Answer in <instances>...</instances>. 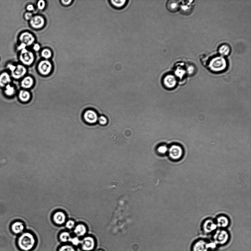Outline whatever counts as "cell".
Listing matches in <instances>:
<instances>
[{"mask_svg": "<svg viewBox=\"0 0 251 251\" xmlns=\"http://www.w3.org/2000/svg\"><path fill=\"white\" fill-rule=\"evenodd\" d=\"M19 59L23 64L27 66H30L33 63L34 60V57L33 53L28 51L24 53H20Z\"/></svg>", "mask_w": 251, "mask_h": 251, "instance_id": "9", "label": "cell"}, {"mask_svg": "<svg viewBox=\"0 0 251 251\" xmlns=\"http://www.w3.org/2000/svg\"><path fill=\"white\" fill-rule=\"evenodd\" d=\"M24 17L26 20H30L32 17V14L30 12L26 13L24 15Z\"/></svg>", "mask_w": 251, "mask_h": 251, "instance_id": "36", "label": "cell"}, {"mask_svg": "<svg viewBox=\"0 0 251 251\" xmlns=\"http://www.w3.org/2000/svg\"><path fill=\"white\" fill-rule=\"evenodd\" d=\"M82 249L85 251H90L94 249L95 247V241L91 236H86L81 241Z\"/></svg>", "mask_w": 251, "mask_h": 251, "instance_id": "6", "label": "cell"}, {"mask_svg": "<svg viewBox=\"0 0 251 251\" xmlns=\"http://www.w3.org/2000/svg\"><path fill=\"white\" fill-rule=\"evenodd\" d=\"M58 251H76L73 247L69 245L63 246L59 249Z\"/></svg>", "mask_w": 251, "mask_h": 251, "instance_id": "28", "label": "cell"}, {"mask_svg": "<svg viewBox=\"0 0 251 251\" xmlns=\"http://www.w3.org/2000/svg\"><path fill=\"white\" fill-rule=\"evenodd\" d=\"M215 244L213 243H207L203 240L196 242L193 245V251H207L208 248H215Z\"/></svg>", "mask_w": 251, "mask_h": 251, "instance_id": "5", "label": "cell"}, {"mask_svg": "<svg viewBox=\"0 0 251 251\" xmlns=\"http://www.w3.org/2000/svg\"><path fill=\"white\" fill-rule=\"evenodd\" d=\"M179 2L177 1L171 0L167 2L166 7L168 11L171 12H175L179 10Z\"/></svg>", "mask_w": 251, "mask_h": 251, "instance_id": "17", "label": "cell"}, {"mask_svg": "<svg viewBox=\"0 0 251 251\" xmlns=\"http://www.w3.org/2000/svg\"><path fill=\"white\" fill-rule=\"evenodd\" d=\"M59 238L61 241L66 243L70 242L72 237L69 233L65 232H62L60 234Z\"/></svg>", "mask_w": 251, "mask_h": 251, "instance_id": "24", "label": "cell"}, {"mask_svg": "<svg viewBox=\"0 0 251 251\" xmlns=\"http://www.w3.org/2000/svg\"><path fill=\"white\" fill-rule=\"evenodd\" d=\"M168 150H169V148H168L165 145H161L158 148L157 151L160 153L162 154H165L168 151Z\"/></svg>", "mask_w": 251, "mask_h": 251, "instance_id": "29", "label": "cell"}, {"mask_svg": "<svg viewBox=\"0 0 251 251\" xmlns=\"http://www.w3.org/2000/svg\"><path fill=\"white\" fill-rule=\"evenodd\" d=\"M16 67V66L12 63L8 64L7 65V68L10 71H11V72L15 70Z\"/></svg>", "mask_w": 251, "mask_h": 251, "instance_id": "34", "label": "cell"}, {"mask_svg": "<svg viewBox=\"0 0 251 251\" xmlns=\"http://www.w3.org/2000/svg\"><path fill=\"white\" fill-rule=\"evenodd\" d=\"M99 123L102 125L106 124L108 122V120L106 117L104 116H101L98 119Z\"/></svg>", "mask_w": 251, "mask_h": 251, "instance_id": "31", "label": "cell"}, {"mask_svg": "<svg viewBox=\"0 0 251 251\" xmlns=\"http://www.w3.org/2000/svg\"><path fill=\"white\" fill-rule=\"evenodd\" d=\"M27 9L28 11H33L34 10V8L33 5H29L27 6Z\"/></svg>", "mask_w": 251, "mask_h": 251, "instance_id": "40", "label": "cell"}, {"mask_svg": "<svg viewBox=\"0 0 251 251\" xmlns=\"http://www.w3.org/2000/svg\"><path fill=\"white\" fill-rule=\"evenodd\" d=\"M19 40L21 43L25 44L26 46L31 45L35 41V38L32 34L28 32H24L19 36Z\"/></svg>", "mask_w": 251, "mask_h": 251, "instance_id": "10", "label": "cell"}, {"mask_svg": "<svg viewBox=\"0 0 251 251\" xmlns=\"http://www.w3.org/2000/svg\"><path fill=\"white\" fill-rule=\"evenodd\" d=\"M52 68L51 63L47 60H42L38 64V71L42 75L46 76L49 74L51 72Z\"/></svg>", "mask_w": 251, "mask_h": 251, "instance_id": "8", "label": "cell"}, {"mask_svg": "<svg viewBox=\"0 0 251 251\" xmlns=\"http://www.w3.org/2000/svg\"><path fill=\"white\" fill-rule=\"evenodd\" d=\"M44 19L40 16H35L30 20V24L32 27L35 29H40L44 25Z\"/></svg>", "mask_w": 251, "mask_h": 251, "instance_id": "14", "label": "cell"}, {"mask_svg": "<svg viewBox=\"0 0 251 251\" xmlns=\"http://www.w3.org/2000/svg\"><path fill=\"white\" fill-rule=\"evenodd\" d=\"M110 3L113 7L120 9L124 7L126 3V1H111Z\"/></svg>", "mask_w": 251, "mask_h": 251, "instance_id": "25", "label": "cell"}, {"mask_svg": "<svg viewBox=\"0 0 251 251\" xmlns=\"http://www.w3.org/2000/svg\"><path fill=\"white\" fill-rule=\"evenodd\" d=\"M230 50L229 46L227 44H224L220 46L218 49V52L222 56H225L229 54Z\"/></svg>", "mask_w": 251, "mask_h": 251, "instance_id": "23", "label": "cell"}, {"mask_svg": "<svg viewBox=\"0 0 251 251\" xmlns=\"http://www.w3.org/2000/svg\"><path fill=\"white\" fill-rule=\"evenodd\" d=\"M34 236L29 232H24L18 238L17 244L22 250L29 251L34 247L35 244Z\"/></svg>", "mask_w": 251, "mask_h": 251, "instance_id": "1", "label": "cell"}, {"mask_svg": "<svg viewBox=\"0 0 251 251\" xmlns=\"http://www.w3.org/2000/svg\"><path fill=\"white\" fill-rule=\"evenodd\" d=\"M215 222L217 227L221 228L227 227L230 224L228 218L227 216L223 215L218 216Z\"/></svg>", "mask_w": 251, "mask_h": 251, "instance_id": "15", "label": "cell"}, {"mask_svg": "<svg viewBox=\"0 0 251 251\" xmlns=\"http://www.w3.org/2000/svg\"><path fill=\"white\" fill-rule=\"evenodd\" d=\"M31 94L28 91L22 90L20 91L19 94L20 100L22 102H26L29 101L31 98Z\"/></svg>", "mask_w": 251, "mask_h": 251, "instance_id": "22", "label": "cell"}, {"mask_svg": "<svg viewBox=\"0 0 251 251\" xmlns=\"http://www.w3.org/2000/svg\"><path fill=\"white\" fill-rule=\"evenodd\" d=\"M27 70L24 66L17 64L16 66L15 70L11 72L12 76L16 79H19L23 77L26 74Z\"/></svg>", "mask_w": 251, "mask_h": 251, "instance_id": "12", "label": "cell"}, {"mask_svg": "<svg viewBox=\"0 0 251 251\" xmlns=\"http://www.w3.org/2000/svg\"><path fill=\"white\" fill-rule=\"evenodd\" d=\"M74 232L75 234L78 237L83 236L86 234V226L83 224H78L75 228Z\"/></svg>", "mask_w": 251, "mask_h": 251, "instance_id": "21", "label": "cell"}, {"mask_svg": "<svg viewBox=\"0 0 251 251\" xmlns=\"http://www.w3.org/2000/svg\"><path fill=\"white\" fill-rule=\"evenodd\" d=\"M75 222L73 221L70 220L66 222V226L68 229H72L74 227Z\"/></svg>", "mask_w": 251, "mask_h": 251, "instance_id": "32", "label": "cell"}, {"mask_svg": "<svg viewBox=\"0 0 251 251\" xmlns=\"http://www.w3.org/2000/svg\"><path fill=\"white\" fill-rule=\"evenodd\" d=\"M37 6L38 9L40 10H43L45 7V2L43 0H40L38 2Z\"/></svg>", "mask_w": 251, "mask_h": 251, "instance_id": "33", "label": "cell"}, {"mask_svg": "<svg viewBox=\"0 0 251 251\" xmlns=\"http://www.w3.org/2000/svg\"><path fill=\"white\" fill-rule=\"evenodd\" d=\"M202 226L204 232L206 234L211 233L216 230L217 228L216 222L210 219L205 220Z\"/></svg>", "mask_w": 251, "mask_h": 251, "instance_id": "11", "label": "cell"}, {"mask_svg": "<svg viewBox=\"0 0 251 251\" xmlns=\"http://www.w3.org/2000/svg\"><path fill=\"white\" fill-rule=\"evenodd\" d=\"M164 85L169 89H173L175 87L177 83L175 77L172 74H168L164 77L163 80Z\"/></svg>", "mask_w": 251, "mask_h": 251, "instance_id": "13", "label": "cell"}, {"mask_svg": "<svg viewBox=\"0 0 251 251\" xmlns=\"http://www.w3.org/2000/svg\"><path fill=\"white\" fill-rule=\"evenodd\" d=\"M62 2L64 5H67L70 4L72 2V0H68V1H65V0H62Z\"/></svg>", "mask_w": 251, "mask_h": 251, "instance_id": "39", "label": "cell"}, {"mask_svg": "<svg viewBox=\"0 0 251 251\" xmlns=\"http://www.w3.org/2000/svg\"><path fill=\"white\" fill-rule=\"evenodd\" d=\"M15 90L13 87L11 86L9 84H7L6 86L5 94L8 96H12L15 93Z\"/></svg>", "mask_w": 251, "mask_h": 251, "instance_id": "26", "label": "cell"}, {"mask_svg": "<svg viewBox=\"0 0 251 251\" xmlns=\"http://www.w3.org/2000/svg\"><path fill=\"white\" fill-rule=\"evenodd\" d=\"M41 55L42 57L46 59H48L51 57L52 53L50 50L45 49L42 50L41 52Z\"/></svg>", "mask_w": 251, "mask_h": 251, "instance_id": "27", "label": "cell"}, {"mask_svg": "<svg viewBox=\"0 0 251 251\" xmlns=\"http://www.w3.org/2000/svg\"><path fill=\"white\" fill-rule=\"evenodd\" d=\"M26 45L25 44H24L23 43H21L20 44V45L18 46V49L19 50H21L24 49H25L26 47Z\"/></svg>", "mask_w": 251, "mask_h": 251, "instance_id": "37", "label": "cell"}, {"mask_svg": "<svg viewBox=\"0 0 251 251\" xmlns=\"http://www.w3.org/2000/svg\"><path fill=\"white\" fill-rule=\"evenodd\" d=\"M101 251V250H100V251Z\"/></svg>", "mask_w": 251, "mask_h": 251, "instance_id": "41", "label": "cell"}, {"mask_svg": "<svg viewBox=\"0 0 251 251\" xmlns=\"http://www.w3.org/2000/svg\"><path fill=\"white\" fill-rule=\"evenodd\" d=\"M210 69L214 72H219L225 69L226 67V60L222 57H217L213 58L210 62Z\"/></svg>", "mask_w": 251, "mask_h": 251, "instance_id": "2", "label": "cell"}, {"mask_svg": "<svg viewBox=\"0 0 251 251\" xmlns=\"http://www.w3.org/2000/svg\"><path fill=\"white\" fill-rule=\"evenodd\" d=\"M11 229L12 232L15 234H21L24 229V224L21 222L17 221L12 224Z\"/></svg>", "mask_w": 251, "mask_h": 251, "instance_id": "18", "label": "cell"}, {"mask_svg": "<svg viewBox=\"0 0 251 251\" xmlns=\"http://www.w3.org/2000/svg\"><path fill=\"white\" fill-rule=\"evenodd\" d=\"M84 120L87 123L90 124H94L98 120V114L94 110L88 109L84 113Z\"/></svg>", "mask_w": 251, "mask_h": 251, "instance_id": "7", "label": "cell"}, {"mask_svg": "<svg viewBox=\"0 0 251 251\" xmlns=\"http://www.w3.org/2000/svg\"><path fill=\"white\" fill-rule=\"evenodd\" d=\"M201 60L202 62V63L204 65H206V61H207L208 60V57L207 55H205V54H203V55H202L201 56Z\"/></svg>", "mask_w": 251, "mask_h": 251, "instance_id": "35", "label": "cell"}, {"mask_svg": "<svg viewBox=\"0 0 251 251\" xmlns=\"http://www.w3.org/2000/svg\"><path fill=\"white\" fill-rule=\"evenodd\" d=\"M33 49L36 51H38L40 49V46L39 44H34Z\"/></svg>", "mask_w": 251, "mask_h": 251, "instance_id": "38", "label": "cell"}, {"mask_svg": "<svg viewBox=\"0 0 251 251\" xmlns=\"http://www.w3.org/2000/svg\"><path fill=\"white\" fill-rule=\"evenodd\" d=\"M168 151L170 157L171 159L174 160H179L181 159L183 155V149L179 145H172L168 150Z\"/></svg>", "mask_w": 251, "mask_h": 251, "instance_id": "3", "label": "cell"}, {"mask_svg": "<svg viewBox=\"0 0 251 251\" xmlns=\"http://www.w3.org/2000/svg\"><path fill=\"white\" fill-rule=\"evenodd\" d=\"M81 241L78 237H75L72 238L70 242H71L74 245L77 246L80 244Z\"/></svg>", "mask_w": 251, "mask_h": 251, "instance_id": "30", "label": "cell"}, {"mask_svg": "<svg viewBox=\"0 0 251 251\" xmlns=\"http://www.w3.org/2000/svg\"><path fill=\"white\" fill-rule=\"evenodd\" d=\"M11 76L7 72H4L0 74V86H5L6 84L11 82Z\"/></svg>", "mask_w": 251, "mask_h": 251, "instance_id": "19", "label": "cell"}, {"mask_svg": "<svg viewBox=\"0 0 251 251\" xmlns=\"http://www.w3.org/2000/svg\"><path fill=\"white\" fill-rule=\"evenodd\" d=\"M34 83L33 79L30 76L25 77L21 82V86L24 88L29 89L32 87Z\"/></svg>", "mask_w": 251, "mask_h": 251, "instance_id": "20", "label": "cell"}, {"mask_svg": "<svg viewBox=\"0 0 251 251\" xmlns=\"http://www.w3.org/2000/svg\"><path fill=\"white\" fill-rule=\"evenodd\" d=\"M229 236L227 231L219 230L216 231L214 236V240L216 244H224L228 241Z\"/></svg>", "mask_w": 251, "mask_h": 251, "instance_id": "4", "label": "cell"}, {"mask_svg": "<svg viewBox=\"0 0 251 251\" xmlns=\"http://www.w3.org/2000/svg\"><path fill=\"white\" fill-rule=\"evenodd\" d=\"M53 219L54 221L56 224L58 225L63 224L66 221L65 214L61 211L56 212L54 215Z\"/></svg>", "mask_w": 251, "mask_h": 251, "instance_id": "16", "label": "cell"}]
</instances>
